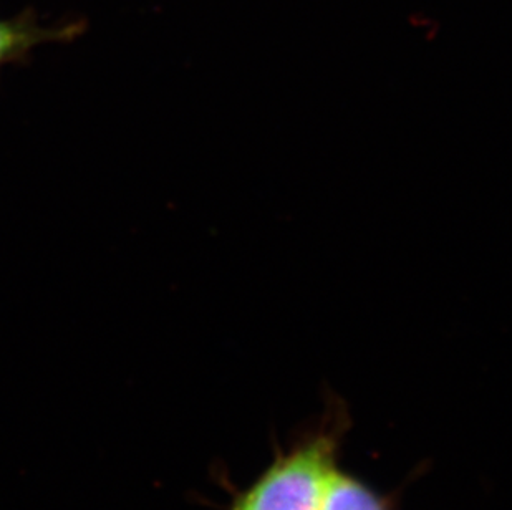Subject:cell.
Returning <instances> with one entry per match:
<instances>
[{"label": "cell", "mask_w": 512, "mask_h": 510, "mask_svg": "<svg viewBox=\"0 0 512 510\" xmlns=\"http://www.w3.org/2000/svg\"><path fill=\"white\" fill-rule=\"evenodd\" d=\"M348 426L342 406L330 408L317 428L277 453L261 476L237 491L228 510H320Z\"/></svg>", "instance_id": "1"}, {"label": "cell", "mask_w": 512, "mask_h": 510, "mask_svg": "<svg viewBox=\"0 0 512 510\" xmlns=\"http://www.w3.org/2000/svg\"><path fill=\"white\" fill-rule=\"evenodd\" d=\"M82 24H63L55 27L40 25L34 15H19L15 19L0 20V67L24 62L29 53L49 42H68L80 35Z\"/></svg>", "instance_id": "2"}, {"label": "cell", "mask_w": 512, "mask_h": 510, "mask_svg": "<svg viewBox=\"0 0 512 510\" xmlns=\"http://www.w3.org/2000/svg\"><path fill=\"white\" fill-rule=\"evenodd\" d=\"M320 510H395V506L390 497L337 466L325 486Z\"/></svg>", "instance_id": "3"}]
</instances>
